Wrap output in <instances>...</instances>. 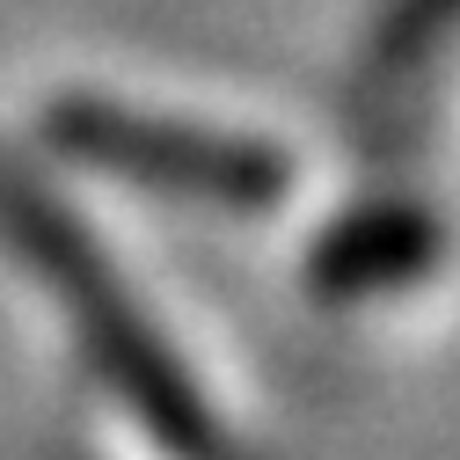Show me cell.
<instances>
[{"mask_svg": "<svg viewBox=\"0 0 460 460\" xmlns=\"http://www.w3.org/2000/svg\"><path fill=\"white\" fill-rule=\"evenodd\" d=\"M431 256H438V234L417 212H358L322 242L307 278L322 293H373V285H394V278L424 270Z\"/></svg>", "mask_w": 460, "mask_h": 460, "instance_id": "3", "label": "cell"}, {"mask_svg": "<svg viewBox=\"0 0 460 460\" xmlns=\"http://www.w3.org/2000/svg\"><path fill=\"white\" fill-rule=\"evenodd\" d=\"M0 242L59 293V307L81 329L95 373L132 402V417L168 453L176 460H226V438H219V424L205 410V394L183 380L176 351H168L161 329L139 314V300L125 293V278L110 270L95 234L8 154H0Z\"/></svg>", "mask_w": 460, "mask_h": 460, "instance_id": "1", "label": "cell"}, {"mask_svg": "<svg viewBox=\"0 0 460 460\" xmlns=\"http://www.w3.org/2000/svg\"><path fill=\"white\" fill-rule=\"evenodd\" d=\"M44 139L74 161H88V168H102V176H125V183H146V190H168V198L234 205V212H263L293 183L278 146L168 125V118L125 110L110 95H59L44 110Z\"/></svg>", "mask_w": 460, "mask_h": 460, "instance_id": "2", "label": "cell"}, {"mask_svg": "<svg viewBox=\"0 0 460 460\" xmlns=\"http://www.w3.org/2000/svg\"><path fill=\"white\" fill-rule=\"evenodd\" d=\"M453 8H460V0H402V15H394L387 37H380V66H402V59H410V51H417Z\"/></svg>", "mask_w": 460, "mask_h": 460, "instance_id": "4", "label": "cell"}]
</instances>
